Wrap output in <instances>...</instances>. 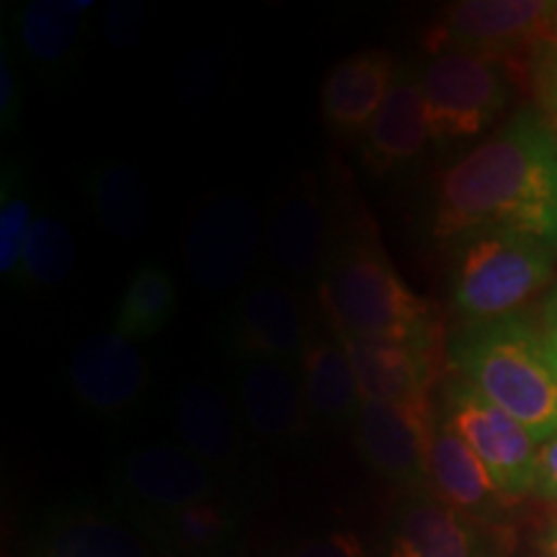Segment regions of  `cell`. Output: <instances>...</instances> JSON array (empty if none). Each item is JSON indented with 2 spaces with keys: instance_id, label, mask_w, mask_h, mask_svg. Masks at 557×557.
Returning <instances> with one entry per match:
<instances>
[{
  "instance_id": "6da1fadb",
  "label": "cell",
  "mask_w": 557,
  "mask_h": 557,
  "mask_svg": "<svg viewBox=\"0 0 557 557\" xmlns=\"http://www.w3.org/2000/svg\"><path fill=\"white\" fill-rule=\"evenodd\" d=\"M483 230L532 235L557 250V143L534 111L513 114L438 181L436 238Z\"/></svg>"
},
{
  "instance_id": "7a4b0ae2",
  "label": "cell",
  "mask_w": 557,
  "mask_h": 557,
  "mask_svg": "<svg viewBox=\"0 0 557 557\" xmlns=\"http://www.w3.org/2000/svg\"><path fill=\"white\" fill-rule=\"evenodd\" d=\"M333 214V240L318 278L320 310L336 336L436 348L429 302L395 269L364 209Z\"/></svg>"
},
{
  "instance_id": "3957f363",
  "label": "cell",
  "mask_w": 557,
  "mask_h": 557,
  "mask_svg": "<svg viewBox=\"0 0 557 557\" xmlns=\"http://www.w3.org/2000/svg\"><path fill=\"white\" fill-rule=\"evenodd\" d=\"M449 359L459 377L517 418L534 442L557 436V359L547 331L527 315L470 325L451 341Z\"/></svg>"
},
{
  "instance_id": "277c9868",
  "label": "cell",
  "mask_w": 557,
  "mask_h": 557,
  "mask_svg": "<svg viewBox=\"0 0 557 557\" xmlns=\"http://www.w3.org/2000/svg\"><path fill=\"white\" fill-rule=\"evenodd\" d=\"M557 250L532 235L483 230L459 248L451 302L470 325L513 315L555 274Z\"/></svg>"
},
{
  "instance_id": "5b68a950",
  "label": "cell",
  "mask_w": 557,
  "mask_h": 557,
  "mask_svg": "<svg viewBox=\"0 0 557 557\" xmlns=\"http://www.w3.org/2000/svg\"><path fill=\"white\" fill-rule=\"evenodd\" d=\"M431 143L447 145L491 127L511 103L506 65L468 52L431 54L418 70Z\"/></svg>"
},
{
  "instance_id": "8992f818",
  "label": "cell",
  "mask_w": 557,
  "mask_h": 557,
  "mask_svg": "<svg viewBox=\"0 0 557 557\" xmlns=\"http://www.w3.org/2000/svg\"><path fill=\"white\" fill-rule=\"evenodd\" d=\"M555 18V0H459L429 26L426 50L468 52L506 65L517 54H537Z\"/></svg>"
},
{
  "instance_id": "52a82bcc",
  "label": "cell",
  "mask_w": 557,
  "mask_h": 557,
  "mask_svg": "<svg viewBox=\"0 0 557 557\" xmlns=\"http://www.w3.org/2000/svg\"><path fill=\"white\" fill-rule=\"evenodd\" d=\"M263 233L259 209L248 197L238 191L209 194L184 238L191 282L207 292H240L250 282Z\"/></svg>"
},
{
  "instance_id": "ba28073f",
  "label": "cell",
  "mask_w": 557,
  "mask_h": 557,
  "mask_svg": "<svg viewBox=\"0 0 557 557\" xmlns=\"http://www.w3.org/2000/svg\"><path fill=\"white\" fill-rule=\"evenodd\" d=\"M116 504L137 529L181 508L220 498L214 470L178 444H145L114 465Z\"/></svg>"
},
{
  "instance_id": "9c48e42d",
  "label": "cell",
  "mask_w": 557,
  "mask_h": 557,
  "mask_svg": "<svg viewBox=\"0 0 557 557\" xmlns=\"http://www.w3.org/2000/svg\"><path fill=\"white\" fill-rule=\"evenodd\" d=\"M442 408V416L470 444L508 500H519L534 491L540 444L517 418L485 400L462 377L449 380L444 387Z\"/></svg>"
},
{
  "instance_id": "30bf717a",
  "label": "cell",
  "mask_w": 557,
  "mask_h": 557,
  "mask_svg": "<svg viewBox=\"0 0 557 557\" xmlns=\"http://www.w3.org/2000/svg\"><path fill=\"white\" fill-rule=\"evenodd\" d=\"M312 325L292 284L250 278L225 318V344L233 359H267L299 367Z\"/></svg>"
},
{
  "instance_id": "8fae6325",
  "label": "cell",
  "mask_w": 557,
  "mask_h": 557,
  "mask_svg": "<svg viewBox=\"0 0 557 557\" xmlns=\"http://www.w3.org/2000/svg\"><path fill=\"white\" fill-rule=\"evenodd\" d=\"M434 423L436 413L431 400L406 406L364 400L354 431L361 457L380 478L400 487H421L429 485Z\"/></svg>"
},
{
  "instance_id": "7c38bea8",
  "label": "cell",
  "mask_w": 557,
  "mask_h": 557,
  "mask_svg": "<svg viewBox=\"0 0 557 557\" xmlns=\"http://www.w3.org/2000/svg\"><path fill=\"white\" fill-rule=\"evenodd\" d=\"M263 240L271 267L284 278L295 284L320 278L333 240V212L315 176L305 173L276 194Z\"/></svg>"
},
{
  "instance_id": "4fadbf2b",
  "label": "cell",
  "mask_w": 557,
  "mask_h": 557,
  "mask_svg": "<svg viewBox=\"0 0 557 557\" xmlns=\"http://www.w3.org/2000/svg\"><path fill=\"white\" fill-rule=\"evenodd\" d=\"M148 380V361L135 341L114 331L88 336L67 364V387L75 403L99 416H116L135 406Z\"/></svg>"
},
{
  "instance_id": "5bb4252c",
  "label": "cell",
  "mask_w": 557,
  "mask_h": 557,
  "mask_svg": "<svg viewBox=\"0 0 557 557\" xmlns=\"http://www.w3.org/2000/svg\"><path fill=\"white\" fill-rule=\"evenodd\" d=\"M233 389L240 423L263 442H297L308 429L310 410L299 367L267 359H233Z\"/></svg>"
},
{
  "instance_id": "9a60e30c",
  "label": "cell",
  "mask_w": 557,
  "mask_h": 557,
  "mask_svg": "<svg viewBox=\"0 0 557 557\" xmlns=\"http://www.w3.org/2000/svg\"><path fill=\"white\" fill-rule=\"evenodd\" d=\"M29 549L34 557H160L129 519L83 504L47 511L34 527Z\"/></svg>"
},
{
  "instance_id": "2e32d148",
  "label": "cell",
  "mask_w": 557,
  "mask_h": 557,
  "mask_svg": "<svg viewBox=\"0 0 557 557\" xmlns=\"http://www.w3.org/2000/svg\"><path fill=\"white\" fill-rule=\"evenodd\" d=\"M429 143L421 75L413 65H400L380 114L361 137V163L374 178H387L413 165Z\"/></svg>"
},
{
  "instance_id": "e0dca14e",
  "label": "cell",
  "mask_w": 557,
  "mask_h": 557,
  "mask_svg": "<svg viewBox=\"0 0 557 557\" xmlns=\"http://www.w3.org/2000/svg\"><path fill=\"white\" fill-rule=\"evenodd\" d=\"M387 557H491L487 542L472 521L438 500L413 491L389 521Z\"/></svg>"
},
{
  "instance_id": "ac0fdd59",
  "label": "cell",
  "mask_w": 557,
  "mask_h": 557,
  "mask_svg": "<svg viewBox=\"0 0 557 557\" xmlns=\"http://www.w3.org/2000/svg\"><path fill=\"white\" fill-rule=\"evenodd\" d=\"M429 485L438 500L478 524L504 517L508 504L480 457L444 416H436L431 436Z\"/></svg>"
},
{
  "instance_id": "d6986e66",
  "label": "cell",
  "mask_w": 557,
  "mask_h": 557,
  "mask_svg": "<svg viewBox=\"0 0 557 557\" xmlns=\"http://www.w3.org/2000/svg\"><path fill=\"white\" fill-rule=\"evenodd\" d=\"M338 341L346 348L364 400L393 403V406L431 400L436 348L351 336H338Z\"/></svg>"
},
{
  "instance_id": "ffe728a7",
  "label": "cell",
  "mask_w": 557,
  "mask_h": 557,
  "mask_svg": "<svg viewBox=\"0 0 557 557\" xmlns=\"http://www.w3.org/2000/svg\"><path fill=\"white\" fill-rule=\"evenodd\" d=\"M398 62L387 50L354 52L338 62L320 88L323 120L338 137H364L393 88Z\"/></svg>"
},
{
  "instance_id": "44dd1931",
  "label": "cell",
  "mask_w": 557,
  "mask_h": 557,
  "mask_svg": "<svg viewBox=\"0 0 557 557\" xmlns=\"http://www.w3.org/2000/svg\"><path fill=\"white\" fill-rule=\"evenodd\" d=\"M176 431L181 447L209 470H233L240 462V416L218 385L191 380L176 395Z\"/></svg>"
},
{
  "instance_id": "7402d4cb",
  "label": "cell",
  "mask_w": 557,
  "mask_h": 557,
  "mask_svg": "<svg viewBox=\"0 0 557 557\" xmlns=\"http://www.w3.org/2000/svg\"><path fill=\"white\" fill-rule=\"evenodd\" d=\"M94 0H29L13 13V39L39 73L58 81L73 67Z\"/></svg>"
},
{
  "instance_id": "603a6c76",
  "label": "cell",
  "mask_w": 557,
  "mask_h": 557,
  "mask_svg": "<svg viewBox=\"0 0 557 557\" xmlns=\"http://www.w3.org/2000/svg\"><path fill=\"white\" fill-rule=\"evenodd\" d=\"M299 380H302L310 418L331 426H348L357 421L364 398L336 333L331 331V336H320L318 331H312L308 348L299 359Z\"/></svg>"
},
{
  "instance_id": "cb8c5ba5",
  "label": "cell",
  "mask_w": 557,
  "mask_h": 557,
  "mask_svg": "<svg viewBox=\"0 0 557 557\" xmlns=\"http://www.w3.org/2000/svg\"><path fill=\"white\" fill-rule=\"evenodd\" d=\"M160 557H227L238 547V513L222 498L201 500L139 527Z\"/></svg>"
},
{
  "instance_id": "d4e9b609",
  "label": "cell",
  "mask_w": 557,
  "mask_h": 557,
  "mask_svg": "<svg viewBox=\"0 0 557 557\" xmlns=\"http://www.w3.org/2000/svg\"><path fill=\"white\" fill-rule=\"evenodd\" d=\"M86 201L111 238L139 240L152 225V201L143 178L120 160H101L86 176Z\"/></svg>"
},
{
  "instance_id": "484cf974",
  "label": "cell",
  "mask_w": 557,
  "mask_h": 557,
  "mask_svg": "<svg viewBox=\"0 0 557 557\" xmlns=\"http://www.w3.org/2000/svg\"><path fill=\"white\" fill-rule=\"evenodd\" d=\"M178 312V287L171 269L145 261L132 271L127 287L111 318V331L129 341L152 338L173 323Z\"/></svg>"
},
{
  "instance_id": "4316f807",
  "label": "cell",
  "mask_w": 557,
  "mask_h": 557,
  "mask_svg": "<svg viewBox=\"0 0 557 557\" xmlns=\"http://www.w3.org/2000/svg\"><path fill=\"white\" fill-rule=\"evenodd\" d=\"M75 235L58 214L45 212L34 218L26 238L24 261L16 284L26 289H52L73 274L75 269Z\"/></svg>"
},
{
  "instance_id": "83f0119b",
  "label": "cell",
  "mask_w": 557,
  "mask_h": 557,
  "mask_svg": "<svg viewBox=\"0 0 557 557\" xmlns=\"http://www.w3.org/2000/svg\"><path fill=\"white\" fill-rule=\"evenodd\" d=\"M32 222V199L24 169L16 160H5L0 176V274L13 284L24 261Z\"/></svg>"
},
{
  "instance_id": "f1b7e54d",
  "label": "cell",
  "mask_w": 557,
  "mask_h": 557,
  "mask_svg": "<svg viewBox=\"0 0 557 557\" xmlns=\"http://www.w3.org/2000/svg\"><path fill=\"white\" fill-rule=\"evenodd\" d=\"M289 557H369L364 542L351 529H323L299 540Z\"/></svg>"
},
{
  "instance_id": "f546056e",
  "label": "cell",
  "mask_w": 557,
  "mask_h": 557,
  "mask_svg": "<svg viewBox=\"0 0 557 557\" xmlns=\"http://www.w3.org/2000/svg\"><path fill=\"white\" fill-rule=\"evenodd\" d=\"M103 37L109 45L120 47V50H129L135 47L145 29V11L143 5L129 3V0H120V3H109L101 18Z\"/></svg>"
},
{
  "instance_id": "4dcf8cb0",
  "label": "cell",
  "mask_w": 557,
  "mask_h": 557,
  "mask_svg": "<svg viewBox=\"0 0 557 557\" xmlns=\"http://www.w3.org/2000/svg\"><path fill=\"white\" fill-rule=\"evenodd\" d=\"M220 62L209 58V54H197V58H194V65L189 70L184 67L178 73V96L189 103H201L220 86Z\"/></svg>"
},
{
  "instance_id": "1f68e13d",
  "label": "cell",
  "mask_w": 557,
  "mask_h": 557,
  "mask_svg": "<svg viewBox=\"0 0 557 557\" xmlns=\"http://www.w3.org/2000/svg\"><path fill=\"white\" fill-rule=\"evenodd\" d=\"M21 114V86L18 73L13 67L11 50L3 41V52H0V124L9 132L16 127Z\"/></svg>"
},
{
  "instance_id": "d6a6232c",
  "label": "cell",
  "mask_w": 557,
  "mask_h": 557,
  "mask_svg": "<svg viewBox=\"0 0 557 557\" xmlns=\"http://www.w3.org/2000/svg\"><path fill=\"white\" fill-rule=\"evenodd\" d=\"M534 496L557 504V436L540 444L537 468H534Z\"/></svg>"
},
{
  "instance_id": "836d02e7",
  "label": "cell",
  "mask_w": 557,
  "mask_h": 557,
  "mask_svg": "<svg viewBox=\"0 0 557 557\" xmlns=\"http://www.w3.org/2000/svg\"><path fill=\"white\" fill-rule=\"evenodd\" d=\"M534 75H537V86L545 103L557 111V50L545 45L534 54Z\"/></svg>"
},
{
  "instance_id": "e575fe53",
  "label": "cell",
  "mask_w": 557,
  "mask_h": 557,
  "mask_svg": "<svg viewBox=\"0 0 557 557\" xmlns=\"http://www.w3.org/2000/svg\"><path fill=\"white\" fill-rule=\"evenodd\" d=\"M545 325L547 329H557V289L547 297L545 302Z\"/></svg>"
},
{
  "instance_id": "d590c367",
  "label": "cell",
  "mask_w": 557,
  "mask_h": 557,
  "mask_svg": "<svg viewBox=\"0 0 557 557\" xmlns=\"http://www.w3.org/2000/svg\"><path fill=\"white\" fill-rule=\"evenodd\" d=\"M545 553H547V557H557V521H555L553 529H549V534H547Z\"/></svg>"
},
{
  "instance_id": "8d00e7d4",
  "label": "cell",
  "mask_w": 557,
  "mask_h": 557,
  "mask_svg": "<svg viewBox=\"0 0 557 557\" xmlns=\"http://www.w3.org/2000/svg\"><path fill=\"white\" fill-rule=\"evenodd\" d=\"M545 331H547V344H549V348H553V354L557 359V329H545Z\"/></svg>"
},
{
  "instance_id": "74e56055",
  "label": "cell",
  "mask_w": 557,
  "mask_h": 557,
  "mask_svg": "<svg viewBox=\"0 0 557 557\" xmlns=\"http://www.w3.org/2000/svg\"><path fill=\"white\" fill-rule=\"evenodd\" d=\"M549 47H555L557 50V18H555V24H553V32H549V41H547Z\"/></svg>"
}]
</instances>
